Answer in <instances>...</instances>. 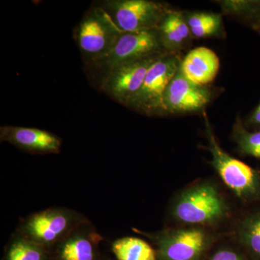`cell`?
Listing matches in <instances>:
<instances>
[{"label": "cell", "instance_id": "cell-1", "mask_svg": "<svg viewBox=\"0 0 260 260\" xmlns=\"http://www.w3.org/2000/svg\"><path fill=\"white\" fill-rule=\"evenodd\" d=\"M88 218L65 207H52L30 214L15 232L51 251L78 225Z\"/></svg>", "mask_w": 260, "mask_h": 260}, {"label": "cell", "instance_id": "cell-2", "mask_svg": "<svg viewBox=\"0 0 260 260\" xmlns=\"http://www.w3.org/2000/svg\"><path fill=\"white\" fill-rule=\"evenodd\" d=\"M205 134L208 141L207 150L212 155L211 165L223 182L243 200H260V177L255 170L228 154L214 135L206 112L203 113Z\"/></svg>", "mask_w": 260, "mask_h": 260}, {"label": "cell", "instance_id": "cell-3", "mask_svg": "<svg viewBox=\"0 0 260 260\" xmlns=\"http://www.w3.org/2000/svg\"><path fill=\"white\" fill-rule=\"evenodd\" d=\"M171 213L181 223L207 225L220 221L227 213L223 197L213 184H197L181 193L173 203Z\"/></svg>", "mask_w": 260, "mask_h": 260}, {"label": "cell", "instance_id": "cell-4", "mask_svg": "<svg viewBox=\"0 0 260 260\" xmlns=\"http://www.w3.org/2000/svg\"><path fill=\"white\" fill-rule=\"evenodd\" d=\"M182 59L181 54H164L149 70L141 88L126 107L146 116H166L164 94Z\"/></svg>", "mask_w": 260, "mask_h": 260}, {"label": "cell", "instance_id": "cell-5", "mask_svg": "<svg viewBox=\"0 0 260 260\" xmlns=\"http://www.w3.org/2000/svg\"><path fill=\"white\" fill-rule=\"evenodd\" d=\"M105 9L122 32L156 30L172 8L151 0H110Z\"/></svg>", "mask_w": 260, "mask_h": 260}, {"label": "cell", "instance_id": "cell-6", "mask_svg": "<svg viewBox=\"0 0 260 260\" xmlns=\"http://www.w3.org/2000/svg\"><path fill=\"white\" fill-rule=\"evenodd\" d=\"M122 32L107 10L93 8L80 24L78 46L90 63L107 54Z\"/></svg>", "mask_w": 260, "mask_h": 260}, {"label": "cell", "instance_id": "cell-7", "mask_svg": "<svg viewBox=\"0 0 260 260\" xmlns=\"http://www.w3.org/2000/svg\"><path fill=\"white\" fill-rule=\"evenodd\" d=\"M167 53L161 46L156 30L124 32L107 54L90 64L108 73L118 65L153 54Z\"/></svg>", "mask_w": 260, "mask_h": 260}, {"label": "cell", "instance_id": "cell-8", "mask_svg": "<svg viewBox=\"0 0 260 260\" xmlns=\"http://www.w3.org/2000/svg\"><path fill=\"white\" fill-rule=\"evenodd\" d=\"M134 231L139 232L135 229ZM139 233L155 243L156 254L160 260H197L209 241L208 233L198 228Z\"/></svg>", "mask_w": 260, "mask_h": 260}, {"label": "cell", "instance_id": "cell-9", "mask_svg": "<svg viewBox=\"0 0 260 260\" xmlns=\"http://www.w3.org/2000/svg\"><path fill=\"white\" fill-rule=\"evenodd\" d=\"M167 53L153 54L118 65L104 74L102 90L119 104L127 107L141 88L149 70Z\"/></svg>", "mask_w": 260, "mask_h": 260}, {"label": "cell", "instance_id": "cell-10", "mask_svg": "<svg viewBox=\"0 0 260 260\" xmlns=\"http://www.w3.org/2000/svg\"><path fill=\"white\" fill-rule=\"evenodd\" d=\"M213 96V91L208 85L193 83L184 76L179 68L164 94L166 115L204 113Z\"/></svg>", "mask_w": 260, "mask_h": 260}, {"label": "cell", "instance_id": "cell-11", "mask_svg": "<svg viewBox=\"0 0 260 260\" xmlns=\"http://www.w3.org/2000/svg\"><path fill=\"white\" fill-rule=\"evenodd\" d=\"M0 140L30 154L47 155L60 152L61 140L56 135L37 128L3 126Z\"/></svg>", "mask_w": 260, "mask_h": 260}, {"label": "cell", "instance_id": "cell-12", "mask_svg": "<svg viewBox=\"0 0 260 260\" xmlns=\"http://www.w3.org/2000/svg\"><path fill=\"white\" fill-rule=\"evenodd\" d=\"M102 239V236L88 219L52 251L56 260H98V247Z\"/></svg>", "mask_w": 260, "mask_h": 260}, {"label": "cell", "instance_id": "cell-13", "mask_svg": "<svg viewBox=\"0 0 260 260\" xmlns=\"http://www.w3.org/2000/svg\"><path fill=\"white\" fill-rule=\"evenodd\" d=\"M220 68L218 55L208 47H197L181 61L180 70L187 79L200 85H208L215 80Z\"/></svg>", "mask_w": 260, "mask_h": 260}, {"label": "cell", "instance_id": "cell-14", "mask_svg": "<svg viewBox=\"0 0 260 260\" xmlns=\"http://www.w3.org/2000/svg\"><path fill=\"white\" fill-rule=\"evenodd\" d=\"M159 39L168 53L181 54L190 47L193 38L186 23L184 13L171 9L157 28Z\"/></svg>", "mask_w": 260, "mask_h": 260}, {"label": "cell", "instance_id": "cell-15", "mask_svg": "<svg viewBox=\"0 0 260 260\" xmlns=\"http://www.w3.org/2000/svg\"><path fill=\"white\" fill-rule=\"evenodd\" d=\"M184 16L194 39L225 37L223 18L218 13L186 12Z\"/></svg>", "mask_w": 260, "mask_h": 260}, {"label": "cell", "instance_id": "cell-16", "mask_svg": "<svg viewBox=\"0 0 260 260\" xmlns=\"http://www.w3.org/2000/svg\"><path fill=\"white\" fill-rule=\"evenodd\" d=\"M223 15L255 30L260 26V0H218Z\"/></svg>", "mask_w": 260, "mask_h": 260}, {"label": "cell", "instance_id": "cell-17", "mask_svg": "<svg viewBox=\"0 0 260 260\" xmlns=\"http://www.w3.org/2000/svg\"><path fill=\"white\" fill-rule=\"evenodd\" d=\"M112 249L117 260L156 259V252L151 246L139 238L116 239L112 243Z\"/></svg>", "mask_w": 260, "mask_h": 260}, {"label": "cell", "instance_id": "cell-18", "mask_svg": "<svg viewBox=\"0 0 260 260\" xmlns=\"http://www.w3.org/2000/svg\"><path fill=\"white\" fill-rule=\"evenodd\" d=\"M51 251L14 232L8 246L5 260H50Z\"/></svg>", "mask_w": 260, "mask_h": 260}, {"label": "cell", "instance_id": "cell-19", "mask_svg": "<svg viewBox=\"0 0 260 260\" xmlns=\"http://www.w3.org/2000/svg\"><path fill=\"white\" fill-rule=\"evenodd\" d=\"M232 138L242 155L260 159V131H249L239 116L233 126Z\"/></svg>", "mask_w": 260, "mask_h": 260}, {"label": "cell", "instance_id": "cell-20", "mask_svg": "<svg viewBox=\"0 0 260 260\" xmlns=\"http://www.w3.org/2000/svg\"><path fill=\"white\" fill-rule=\"evenodd\" d=\"M241 242L260 257V213L244 219L239 230Z\"/></svg>", "mask_w": 260, "mask_h": 260}, {"label": "cell", "instance_id": "cell-21", "mask_svg": "<svg viewBox=\"0 0 260 260\" xmlns=\"http://www.w3.org/2000/svg\"><path fill=\"white\" fill-rule=\"evenodd\" d=\"M210 260H244L235 251L230 249H220L214 254Z\"/></svg>", "mask_w": 260, "mask_h": 260}, {"label": "cell", "instance_id": "cell-22", "mask_svg": "<svg viewBox=\"0 0 260 260\" xmlns=\"http://www.w3.org/2000/svg\"><path fill=\"white\" fill-rule=\"evenodd\" d=\"M244 123V125L247 127L260 129V102Z\"/></svg>", "mask_w": 260, "mask_h": 260}, {"label": "cell", "instance_id": "cell-23", "mask_svg": "<svg viewBox=\"0 0 260 260\" xmlns=\"http://www.w3.org/2000/svg\"><path fill=\"white\" fill-rule=\"evenodd\" d=\"M254 31L257 32V34L260 36V26L258 27L257 28H256L255 30H254Z\"/></svg>", "mask_w": 260, "mask_h": 260}]
</instances>
